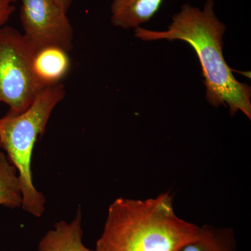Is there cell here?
I'll return each mask as SVG.
<instances>
[{"mask_svg": "<svg viewBox=\"0 0 251 251\" xmlns=\"http://www.w3.org/2000/svg\"><path fill=\"white\" fill-rule=\"evenodd\" d=\"M214 0H206L202 10L184 4L175 15L166 31L138 27L135 36L143 41L181 40L197 54L202 67L206 98L216 108L227 105L231 115L241 111L251 119V90L236 80L223 54V36L226 27L216 17Z\"/></svg>", "mask_w": 251, "mask_h": 251, "instance_id": "cell-1", "label": "cell"}, {"mask_svg": "<svg viewBox=\"0 0 251 251\" xmlns=\"http://www.w3.org/2000/svg\"><path fill=\"white\" fill-rule=\"evenodd\" d=\"M18 0H0V1H3V2L9 3V4H12V3L16 2Z\"/></svg>", "mask_w": 251, "mask_h": 251, "instance_id": "cell-13", "label": "cell"}, {"mask_svg": "<svg viewBox=\"0 0 251 251\" xmlns=\"http://www.w3.org/2000/svg\"><path fill=\"white\" fill-rule=\"evenodd\" d=\"M80 210L70 224L61 221L54 225L39 242L38 251H95L87 249L82 243Z\"/></svg>", "mask_w": 251, "mask_h": 251, "instance_id": "cell-8", "label": "cell"}, {"mask_svg": "<svg viewBox=\"0 0 251 251\" xmlns=\"http://www.w3.org/2000/svg\"><path fill=\"white\" fill-rule=\"evenodd\" d=\"M34 52L23 34L0 27V103L9 105L11 115L26 111L44 90L33 72Z\"/></svg>", "mask_w": 251, "mask_h": 251, "instance_id": "cell-4", "label": "cell"}, {"mask_svg": "<svg viewBox=\"0 0 251 251\" xmlns=\"http://www.w3.org/2000/svg\"><path fill=\"white\" fill-rule=\"evenodd\" d=\"M163 0H113L111 21L115 27H140L156 15Z\"/></svg>", "mask_w": 251, "mask_h": 251, "instance_id": "cell-7", "label": "cell"}, {"mask_svg": "<svg viewBox=\"0 0 251 251\" xmlns=\"http://www.w3.org/2000/svg\"><path fill=\"white\" fill-rule=\"evenodd\" d=\"M62 84L46 87L31 106L19 115L0 117V148L16 168L22 193L23 210L41 217L46 199L32 181L31 157L36 141L44 134L52 112L65 97Z\"/></svg>", "mask_w": 251, "mask_h": 251, "instance_id": "cell-3", "label": "cell"}, {"mask_svg": "<svg viewBox=\"0 0 251 251\" xmlns=\"http://www.w3.org/2000/svg\"><path fill=\"white\" fill-rule=\"evenodd\" d=\"M15 6L9 3L0 1V27L4 26V25L9 21L11 15L14 14Z\"/></svg>", "mask_w": 251, "mask_h": 251, "instance_id": "cell-11", "label": "cell"}, {"mask_svg": "<svg viewBox=\"0 0 251 251\" xmlns=\"http://www.w3.org/2000/svg\"><path fill=\"white\" fill-rule=\"evenodd\" d=\"M22 203L17 170L0 151V205L16 209L22 206Z\"/></svg>", "mask_w": 251, "mask_h": 251, "instance_id": "cell-10", "label": "cell"}, {"mask_svg": "<svg viewBox=\"0 0 251 251\" xmlns=\"http://www.w3.org/2000/svg\"><path fill=\"white\" fill-rule=\"evenodd\" d=\"M53 1L61 9L67 13L72 6L73 0H53Z\"/></svg>", "mask_w": 251, "mask_h": 251, "instance_id": "cell-12", "label": "cell"}, {"mask_svg": "<svg viewBox=\"0 0 251 251\" xmlns=\"http://www.w3.org/2000/svg\"><path fill=\"white\" fill-rule=\"evenodd\" d=\"M180 251H237L233 230L214 226L201 227L199 235Z\"/></svg>", "mask_w": 251, "mask_h": 251, "instance_id": "cell-9", "label": "cell"}, {"mask_svg": "<svg viewBox=\"0 0 251 251\" xmlns=\"http://www.w3.org/2000/svg\"><path fill=\"white\" fill-rule=\"evenodd\" d=\"M173 198L167 192L143 201L115 200L95 251H180L201 227L176 215Z\"/></svg>", "mask_w": 251, "mask_h": 251, "instance_id": "cell-2", "label": "cell"}, {"mask_svg": "<svg viewBox=\"0 0 251 251\" xmlns=\"http://www.w3.org/2000/svg\"><path fill=\"white\" fill-rule=\"evenodd\" d=\"M68 51L49 46L34 52L32 69L38 82L43 88L60 84L71 67Z\"/></svg>", "mask_w": 251, "mask_h": 251, "instance_id": "cell-6", "label": "cell"}, {"mask_svg": "<svg viewBox=\"0 0 251 251\" xmlns=\"http://www.w3.org/2000/svg\"><path fill=\"white\" fill-rule=\"evenodd\" d=\"M23 35L34 52L56 46L73 49L74 29L67 12L53 0H20Z\"/></svg>", "mask_w": 251, "mask_h": 251, "instance_id": "cell-5", "label": "cell"}]
</instances>
